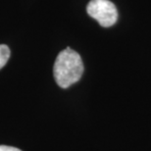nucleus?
<instances>
[{
	"mask_svg": "<svg viewBox=\"0 0 151 151\" xmlns=\"http://www.w3.org/2000/svg\"><path fill=\"white\" fill-rule=\"evenodd\" d=\"M86 12L104 28L113 26L118 20L116 6L109 0H90L87 4Z\"/></svg>",
	"mask_w": 151,
	"mask_h": 151,
	"instance_id": "2",
	"label": "nucleus"
},
{
	"mask_svg": "<svg viewBox=\"0 0 151 151\" xmlns=\"http://www.w3.org/2000/svg\"><path fill=\"white\" fill-rule=\"evenodd\" d=\"M0 151H22L19 148L13 146H7V145H0Z\"/></svg>",
	"mask_w": 151,
	"mask_h": 151,
	"instance_id": "4",
	"label": "nucleus"
},
{
	"mask_svg": "<svg viewBox=\"0 0 151 151\" xmlns=\"http://www.w3.org/2000/svg\"><path fill=\"white\" fill-rule=\"evenodd\" d=\"M83 73V63L80 54L70 47L61 51L54 63L53 75L57 84L67 88L80 81Z\"/></svg>",
	"mask_w": 151,
	"mask_h": 151,
	"instance_id": "1",
	"label": "nucleus"
},
{
	"mask_svg": "<svg viewBox=\"0 0 151 151\" xmlns=\"http://www.w3.org/2000/svg\"><path fill=\"white\" fill-rule=\"evenodd\" d=\"M10 58V49L7 45L0 44V70L6 65Z\"/></svg>",
	"mask_w": 151,
	"mask_h": 151,
	"instance_id": "3",
	"label": "nucleus"
}]
</instances>
